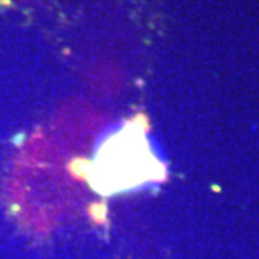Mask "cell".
Listing matches in <instances>:
<instances>
[{
	"mask_svg": "<svg viewBox=\"0 0 259 259\" xmlns=\"http://www.w3.org/2000/svg\"><path fill=\"white\" fill-rule=\"evenodd\" d=\"M99 174L107 179V187L136 186L147 178V166H151V154L144 134L136 125H125L104 141L99 156Z\"/></svg>",
	"mask_w": 259,
	"mask_h": 259,
	"instance_id": "cell-1",
	"label": "cell"
}]
</instances>
